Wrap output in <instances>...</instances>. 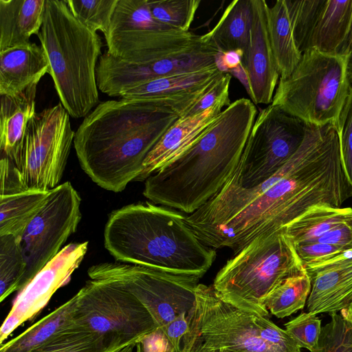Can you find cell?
<instances>
[{"mask_svg": "<svg viewBox=\"0 0 352 352\" xmlns=\"http://www.w3.org/2000/svg\"><path fill=\"white\" fill-rule=\"evenodd\" d=\"M350 196L338 141L308 126L297 151L270 178L245 188L230 177L185 220L205 245L235 253L260 235L283 230L316 205L340 207Z\"/></svg>", "mask_w": 352, "mask_h": 352, "instance_id": "cell-1", "label": "cell"}, {"mask_svg": "<svg viewBox=\"0 0 352 352\" xmlns=\"http://www.w3.org/2000/svg\"><path fill=\"white\" fill-rule=\"evenodd\" d=\"M179 118L149 100L100 102L75 132L81 168L102 188L123 191L136 181L148 153Z\"/></svg>", "mask_w": 352, "mask_h": 352, "instance_id": "cell-2", "label": "cell"}, {"mask_svg": "<svg viewBox=\"0 0 352 352\" xmlns=\"http://www.w3.org/2000/svg\"><path fill=\"white\" fill-rule=\"evenodd\" d=\"M256 115L249 99L231 102L188 150L146 178L144 196L187 214L199 209L236 170Z\"/></svg>", "mask_w": 352, "mask_h": 352, "instance_id": "cell-3", "label": "cell"}, {"mask_svg": "<svg viewBox=\"0 0 352 352\" xmlns=\"http://www.w3.org/2000/svg\"><path fill=\"white\" fill-rule=\"evenodd\" d=\"M104 243L118 262L199 278L217 255L198 239L185 216L148 201L113 211L104 227Z\"/></svg>", "mask_w": 352, "mask_h": 352, "instance_id": "cell-4", "label": "cell"}, {"mask_svg": "<svg viewBox=\"0 0 352 352\" xmlns=\"http://www.w3.org/2000/svg\"><path fill=\"white\" fill-rule=\"evenodd\" d=\"M36 35L60 102L72 118H85L100 103L96 67L101 38L80 23L63 0H46Z\"/></svg>", "mask_w": 352, "mask_h": 352, "instance_id": "cell-5", "label": "cell"}, {"mask_svg": "<svg viewBox=\"0 0 352 352\" xmlns=\"http://www.w3.org/2000/svg\"><path fill=\"white\" fill-rule=\"evenodd\" d=\"M305 269L283 230L260 235L230 258L217 274L212 287L225 301L268 318L269 294L287 278Z\"/></svg>", "mask_w": 352, "mask_h": 352, "instance_id": "cell-6", "label": "cell"}, {"mask_svg": "<svg viewBox=\"0 0 352 352\" xmlns=\"http://www.w3.org/2000/svg\"><path fill=\"white\" fill-rule=\"evenodd\" d=\"M350 58L307 50L292 74L279 79L271 104L308 124H332L337 129L352 86Z\"/></svg>", "mask_w": 352, "mask_h": 352, "instance_id": "cell-7", "label": "cell"}, {"mask_svg": "<svg viewBox=\"0 0 352 352\" xmlns=\"http://www.w3.org/2000/svg\"><path fill=\"white\" fill-rule=\"evenodd\" d=\"M104 36L110 54L136 65L177 56L205 42L202 35L170 30L158 22L148 0H118Z\"/></svg>", "mask_w": 352, "mask_h": 352, "instance_id": "cell-8", "label": "cell"}, {"mask_svg": "<svg viewBox=\"0 0 352 352\" xmlns=\"http://www.w3.org/2000/svg\"><path fill=\"white\" fill-rule=\"evenodd\" d=\"M254 318L255 314L222 299L212 286L199 283L195 305L187 315L188 330L181 341L180 352H284L261 338Z\"/></svg>", "mask_w": 352, "mask_h": 352, "instance_id": "cell-9", "label": "cell"}, {"mask_svg": "<svg viewBox=\"0 0 352 352\" xmlns=\"http://www.w3.org/2000/svg\"><path fill=\"white\" fill-rule=\"evenodd\" d=\"M75 296L74 324L118 349L137 344L160 328L137 298L113 283L89 280Z\"/></svg>", "mask_w": 352, "mask_h": 352, "instance_id": "cell-10", "label": "cell"}, {"mask_svg": "<svg viewBox=\"0 0 352 352\" xmlns=\"http://www.w3.org/2000/svg\"><path fill=\"white\" fill-rule=\"evenodd\" d=\"M91 280L113 283L137 298L160 328L185 314L196 302L200 278L121 262H104L91 266Z\"/></svg>", "mask_w": 352, "mask_h": 352, "instance_id": "cell-11", "label": "cell"}, {"mask_svg": "<svg viewBox=\"0 0 352 352\" xmlns=\"http://www.w3.org/2000/svg\"><path fill=\"white\" fill-rule=\"evenodd\" d=\"M75 137L60 102L36 113L10 160L27 189L51 190L60 184Z\"/></svg>", "mask_w": 352, "mask_h": 352, "instance_id": "cell-12", "label": "cell"}, {"mask_svg": "<svg viewBox=\"0 0 352 352\" xmlns=\"http://www.w3.org/2000/svg\"><path fill=\"white\" fill-rule=\"evenodd\" d=\"M308 124L272 104L256 116L231 177L245 188L264 182L295 154Z\"/></svg>", "mask_w": 352, "mask_h": 352, "instance_id": "cell-13", "label": "cell"}, {"mask_svg": "<svg viewBox=\"0 0 352 352\" xmlns=\"http://www.w3.org/2000/svg\"><path fill=\"white\" fill-rule=\"evenodd\" d=\"M80 204V196L69 182L50 190L43 206L21 238L26 262L21 290L76 232L82 217Z\"/></svg>", "mask_w": 352, "mask_h": 352, "instance_id": "cell-14", "label": "cell"}, {"mask_svg": "<svg viewBox=\"0 0 352 352\" xmlns=\"http://www.w3.org/2000/svg\"><path fill=\"white\" fill-rule=\"evenodd\" d=\"M217 54L214 47L204 43L177 56L136 65L119 59L106 51L97 64V86L101 92L110 97L121 98L129 90L153 79L211 67L215 64Z\"/></svg>", "mask_w": 352, "mask_h": 352, "instance_id": "cell-15", "label": "cell"}, {"mask_svg": "<svg viewBox=\"0 0 352 352\" xmlns=\"http://www.w3.org/2000/svg\"><path fill=\"white\" fill-rule=\"evenodd\" d=\"M88 242L70 243L48 262L21 289L0 329V342L19 326L34 318L47 304L53 294L71 279L80 266Z\"/></svg>", "mask_w": 352, "mask_h": 352, "instance_id": "cell-16", "label": "cell"}, {"mask_svg": "<svg viewBox=\"0 0 352 352\" xmlns=\"http://www.w3.org/2000/svg\"><path fill=\"white\" fill-rule=\"evenodd\" d=\"M267 7L265 0H252L250 45L241 60L246 90L254 104L272 103L280 76L269 40Z\"/></svg>", "mask_w": 352, "mask_h": 352, "instance_id": "cell-17", "label": "cell"}, {"mask_svg": "<svg viewBox=\"0 0 352 352\" xmlns=\"http://www.w3.org/2000/svg\"><path fill=\"white\" fill-rule=\"evenodd\" d=\"M230 103L228 100L220 101L200 113L179 118L148 153L136 181H145L182 155L215 120L223 107Z\"/></svg>", "mask_w": 352, "mask_h": 352, "instance_id": "cell-18", "label": "cell"}, {"mask_svg": "<svg viewBox=\"0 0 352 352\" xmlns=\"http://www.w3.org/2000/svg\"><path fill=\"white\" fill-rule=\"evenodd\" d=\"M307 272L311 279L307 311L331 314L352 306V258Z\"/></svg>", "mask_w": 352, "mask_h": 352, "instance_id": "cell-19", "label": "cell"}, {"mask_svg": "<svg viewBox=\"0 0 352 352\" xmlns=\"http://www.w3.org/2000/svg\"><path fill=\"white\" fill-rule=\"evenodd\" d=\"M49 63L35 43L0 51V96L19 93L48 74Z\"/></svg>", "mask_w": 352, "mask_h": 352, "instance_id": "cell-20", "label": "cell"}, {"mask_svg": "<svg viewBox=\"0 0 352 352\" xmlns=\"http://www.w3.org/2000/svg\"><path fill=\"white\" fill-rule=\"evenodd\" d=\"M46 0H0V51L30 43L42 26Z\"/></svg>", "mask_w": 352, "mask_h": 352, "instance_id": "cell-21", "label": "cell"}, {"mask_svg": "<svg viewBox=\"0 0 352 352\" xmlns=\"http://www.w3.org/2000/svg\"><path fill=\"white\" fill-rule=\"evenodd\" d=\"M38 83L12 95L1 96L0 151L1 155L12 158L19 149L27 126L36 113V94Z\"/></svg>", "mask_w": 352, "mask_h": 352, "instance_id": "cell-22", "label": "cell"}, {"mask_svg": "<svg viewBox=\"0 0 352 352\" xmlns=\"http://www.w3.org/2000/svg\"><path fill=\"white\" fill-rule=\"evenodd\" d=\"M252 23V0H234L204 38L223 53L240 50L246 55L250 41Z\"/></svg>", "mask_w": 352, "mask_h": 352, "instance_id": "cell-23", "label": "cell"}, {"mask_svg": "<svg viewBox=\"0 0 352 352\" xmlns=\"http://www.w3.org/2000/svg\"><path fill=\"white\" fill-rule=\"evenodd\" d=\"M352 0H325L311 32L307 50L340 54L349 25Z\"/></svg>", "mask_w": 352, "mask_h": 352, "instance_id": "cell-24", "label": "cell"}, {"mask_svg": "<svg viewBox=\"0 0 352 352\" xmlns=\"http://www.w3.org/2000/svg\"><path fill=\"white\" fill-rule=\"evenodd\" d=\"M270 43L280 78L289 77L301 60L302 53L294 40L285 0H278L266 10Z\"/></svg>", "mask_w": 352, "mask_h": 352, "instance_id": "cell-25", "label": "cell"}, {"mask_svg": "<svg viewBox=\"0 0 352 352\" xmlns=\"http://www.w3.org/2000/svg\"><path fill=\"white\" fill-rule=\"evenodd\" d=\"M352 220V208L316 205L288 225L284 232L294 245L315 242L331 230Z\"/></svg>", "mask_w": 352, "mask_h": 352, "instance_id": "cell-26", "label": "cell"}, {"mask_svg": "<svg viewBox=\"0 0 352 352\" xmlns=\"http://www.w3.org/2000/svg\"><path fill=\"white\" fill-rule=\"evenodd\" d=\"M76 296L34 323L23 333L1 344L0 352H32L60 331L72 327Z\"/></svg>", "mask_w": 352, "mask_h": 352, "instance_id": "cell-27", "label": "cell"}, {"mask_svg": "<svg viewBox=\"0 0 352 352\" xmlns=\"http://www.w3.org/2000/svg\"><path fill=\"white\" fill-rule=\"evenodd\" d=\"M50 190L26 189L0 195V236L21 238L25 230L45 202Z\"/></svg>", "mask_w": 352, "mask_h": 352, "instance_id": "cell-28", "label": "cell"}, {"mask_svg": "<svg viewBox=\"0 0 352 352\" xmlns=\"http://www.w3.org/2000/svg\"><path fill=\"white\" fill-rule=\"evenodd\" d=\"M311 289V279L306 268L287 278L275 287L265 300L272 315L283 318L304 308Z\"/></svg>", "mask_w": 352, "mask_h": 352, "instance_id": "cell-29", "label": "cell"}, {"mask_svg": "<svg viewBox=\"0 0 352 352\" xmlns=\"http://www.w3.org/2000/svg\"><path fill=\"white\" fill-rule=\"evenodd\" d=\"M26 272V262L21 238L0 236V302L11 294L19 292Z\"/></svg>", "mask_w": 352, "mask_h": 352, "instance_id": "cell-30", "label": "cell"}, {"mask_svg": "<svg viewBox=\"0 0 352 352\" xmlns=\"http://www.w3.org/2000/svg\"><path fill=\"white\" fill-rule=\"evenodd\" d=\"M118 349L102 336L74 324L32 352H113Z\"/></svg>", "mask_w": 352, "mask_h": 352, "instance_id": "cell-31", "label": "cell"}, {"mask_svg": "<svg viewBox=\"0 0 352 352\" xmlns=\"http://www.w3.org/2000/svg\"><path fill=\"white\" fill-rule=\"evenodd\" d=\"M200 0H148L153 17L170 30L188 32Z\"/></svg>", "mask_w": 352, "mask_h": 352, "instance_id": "cell-32", "label": "cell"}, {"mask_svg": "<svg viewBox=\"0 0 352 352\" xmlns=\"http://www.w3.org/2000/svg\"><path fill=\"white\" fill-rule=\"evenodd\" d=\"M296 45L300 52L307 50L311 32L325 0H285Z\"/></svg>", "mask_w": 352, "mask_h": 352, "instance_id": "cell-33", "label": "cell"}, {"mask_svg": "<svg viewBox=\"0 0 352 352\" xmlns=\"http://www.w3.org/2000/svg\"><path fill=\"white\" fill-rule=\"evenodd\" d=\"M330 316L322 327L318 352H352V313L342 310Z\"/></svg>", "mask_w": 352, "mask_h": 352, "instance_id": "cell-34", "label": "cell"}, {"mask_svg": "<svg viewBox=\"0 0 352 352\" xmlns=\"http://www.w3.org/2000/svg\"><path fill=\"white\" fill-rule=\"evenodd\" d=\"M118 0H67L74 16L92 31L105 35Z\"/></svg>", "mask_w": 352, "mask_h": 352, "instance_id": "cell-35", "label": "cell"}, {"mask_svg": "<svg viewBox=\"0 0 352 352\" xmlns=\"http://www.w3.org/2000/svg\"><path fill=\"white\" fill-rule=\"evenodd\" d=\"M286 332L301 347L318 352L321 334V320L311 312H302L285 324Z\"/></svg>", "mask_w": 352, "mask_h": 352, "instance_id": "cell-36", "label": "cell"}, {"mask_svg": "<svg viewBox=\"0 0 352 352\" xmlns=\"http://www.w3.org/2000/svg\"><path fill=\"white\" fill-rule=\"evenodd\" d=\"M343 170L352 196V86L337 127Z\"/></svg>", "mask_w": 352, "mask_h": 352, "instance_id": "cell-37", "label": "cell"}, {"mask_svg": "<svg viewBox=\"0 0 352 352\" xmlns=\"http://www.w3.org/2000/svg\"><path fill=\"white\" fill-rule=\"evenodd\" d=\"M255 322L259 329L261 338L271 346L284 352H300L301 347L283 330L267 318L255 314Z\"/></svg>", "mask_w": 352, "mask_h": 352, "instance_id": "cell-38", "label": "cell"}, {"mask_svg": "<svg viewBox=\"0 0 352 352\" xmlns=\"http://www.w3.org/2000/svg\"><path fill=\"white\" fill-rule=\"evenodd\" d=\"M230 80L231 74L228 72H223L187 111L184 116H192L200 113L220 101H230L229 87Z\"/></svg>", "mask_w": 352, "mask_h": 352, "instance_id": "cell-39", "label": "cell"}, {"mask_svg": "<svg viewBox=\"0 0 352 352\" xmlns=\"http://www.w3.org/2000/svg\"><path fill=\"white\" fill-rule=\"evenodd\" d=\"M0 195L14 194L26 190L20 171L8 157L1 156L0 160Z\"/></svg>", "mask_w": 352, "mask_h": 352, "instance_id": "cell-40", "label": "cell"}, {"mask_svg": "<svg viewBox=\"0 0 352 352\" xmlns=\"http://www.w3.org/2000/svg\"><path fill=\"white\" fill-rule=\"evenodd\" d=\"M296 250L304 266L305 264L324 260L347 247H339L327 243L312 242L295 245Z\"/></svg>", "mask_w": 352, "mask_h": 352, "instance_id": "cell-41", "label": "cell"}, {"mask_svg": "<svg viewBox=\"0 0 352 352\" xmlns=\"http://www.w3.org/2000/svg\"><path fill=\"white\" fill-rule=\"evenodd\" d=\"M173 350L180 352V344L184 336L188 330L187 315L183 314L175 319L160 328Z\"/></svg>", "mask_w": 352, "mask_h": 352, "instance_id": "cell-42", "label": "cell"}, {"mask_svg": "<svg viewBox=\"0 0 352 352\" xmlns=\"http://www.w3.org/2000/svg\"><path fill=\"white\" fill-rule=\"evenodd\" d=\"M315 242L339 247L352 246V220L345 222L328 232Z\"/></svg>", "mask_w": 352, "mask_h": 352, "instance_id": "cell-43", "label": "cell"}, {"mask_svg": "<svg viewBox=\"0 0 352 352\" xmlns=\"http://www.w3.org/2000/svg\"><path fill=\"white\" fill-rule=\"evenodd\" d=\"M138 343L142 352H166L173 351L160 328L144 337Z\"/></svg>", "mask_w": 352, "mask_h": 352, "instance_id": "cell-44", "label": "cell"}, {"mask_svg": "<svg viewBox=\"0 0 352 352\" xmlns=\"http://www.w3.org/2000/svg\"><path fill=\"white\" fill-rule=\"evenodd\" d=\"M340 54L352 58V11L348 32Z\"/></svg>", "mask_w": 352, "mask_h": 352, "instance_id": "cell-45", "label": "cell"}, {"mask_svg": "<svg viewBox=\"0 0 352 352\" xmlns=\"http://www.w3.org/2000/svg\"><path fill=\"white\" fill-rule=\"evenodd\" d=\"M135 343H132L113 352H135Z\"/></svg>", "mask_w": 352, "mask_h": 352, "instance_id": "cell-46", "label": "cell"}, {"mask_svg": "<svg viewBox=\"0 0 352 352\" xmlns=\"http://www.w3.org/2000/svg\"><path fill=\"white\" fill-rule=\"evenodd\" d=\"M348 76L352 85V58H350L348 65Z\"/></svg>", "mask_w": 352, "mask_h": 352, "instance_id": "cell-47", "label": "cell"}, {"mask_svg": "<svg viewBox=\"0 0 352 352\" xmlns=\"http://www.w3.org/2000/svg\"><path fill=\"white\" fill-rule=\"evenodd\" d=\"M135 352H142L140 344L138 342L135 345ZM166 352H175L173 351H169Z\"/></svg>", "mask_w": 352, "mask_h": 352, "instance_id": "cell-48", "label": "cell"}, {"mask_svg": "<svg viewBox=\"0 0 352 352\" xmlns=\"http://www.w3.org/2000/svg\"><path fill=\"white\" fill-rule=\"evenodd\" d=\"M220 352H255V351H225Z\"/></svg>", "mask_w": 352, "mask_h": 352, "instance_id": "cell-49", "label": "cell"}, {"mask_svg": "<svg viewBox=\"0 0 352 352\" xmlns=\"http://www.w3.org/2000/svg\"><path fill=\"white\" fill-rule=\"evenodd\" d=\"M346 311L352 313V306L349 309H347Z\"/></svg>", "mask_w": 352, "mask_h": 352, "instance_id": "cell-50", "label": "cell"}]
</instances>
